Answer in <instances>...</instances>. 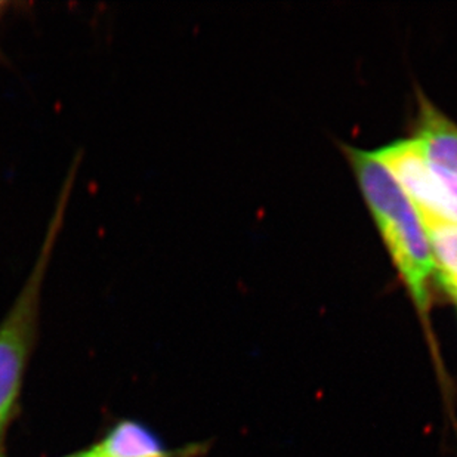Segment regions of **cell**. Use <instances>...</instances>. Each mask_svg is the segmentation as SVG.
I'll return each instance as SVG.
<instances>
[{"mask_svg": "<svg viewBox=\"0 0 457 457\" xmlns=\"http://www.w3.org/2000/svg\"><path fill=\"white\" fill-rule=\"evenodd\" d=\"M0 457H6L4 453V449H0Z\"/></svg>", "mask_w": 457, "mask_h": 457, "instance_id": "cell-10", "label": "cell"}, {"mask_svg": "<svg viewBox=\"0 0 457 457\" xmlns=\"http://www.w3.org/2000/svg\"><path fill=\"white\" fill-rule=\"evenodd\" d=\"M13 4L9 2H2L0 0V24L4 22V17L8 15L9 9L12 8Z\"/></svg>", "mask_w": 457, "mask_h": 457, "instance_id": "cell-7", "label": "cell"}, {"mask_svg": "<svg viewBox=\"0 0 457 457\" xmlns=\"http://www.w3.org/2000/svg\"><path fill=\"white\" fill-rule=\"evenodd\" d=\"M416 138L457 209V126L431 103L422 100Z\"/></svg>", "mask_w": 457, "mask_h": 457, "instance_id": "cell-4", "label": "cell"}, {"mask_svg": "<svg viewBox=\"0 0 457 457\" xmlns=\"http://www.w3.org/2000/svg\"><path fill=\"white\" fill-rule=\"evenodd\" d=\"M456 303H457V301H456Z\"/></svg>", "mask_w": 457, "mask_h": 457, "instance_id": "cell-11", "label": "cell"}, {"mask_svg": "<svg viewBox=\"0 0 457 457\" xmlns=\"http://www.w3.org/2000/svg\"><path fill=\"white\" fill-rule=\"evenodd\" d=\"M92 449L98 457H177L179 453L164 449L150 429L132 420L117 423Z\"/></svg>", "mask_w": 457, "mask_h": 457, "instance_id": "cell-5", "label": "cell"}, {"mask_svg": "<svg viewBox=\"0 0 457 457\" xmlns=\"http://www.w3.org/2000/svg\"><path fill=\"white\" fill-rule=\"evenodd\" d=\"M65 457H98L96 456V452H94V449L87 450V452H79V453L71 454V456H65Z\"/></svg>", "mask_w": 457, "mask_h": 457, "instance_id": "cell-9", "label": "cell"}, {"mask_svg": "<svg viewBox=\"0 0 457 457\" xmlns=\"http://www.w3.org/2000/svg\"><path fill=\"white\" fill-rule=\"evenodd\" d=\"M197 454H199V447H195V449L181 450L177 457H195Z\"/></svg>", "mask_w": 457, "mask_h": 457, "instance_id": "cell-8", "label": "cell"}, {"mask_svg": "<svg viewBox=\"0 0 457 457\" xmlns=\"http://www.w3.org/2000/svg\"><path fill=\"white\" fill-rule=\"evenodd\" d=\"M357 179L394 262L419 310L427 312L436 272L427 228L416 207L373 153L351 150Z\"/></svg>", "mask_w": 457, "mask_h": 457, "instance_id": "cell-2", "label": "cell"}, {"mask_svg": "<svg viewBox=\"0 0 457 457\" xmlns=\"http://www.w3.org/2000/svg\"><path fill=\"white\" fill-rule=\"evenodd\" d=\"M82 152L74 154L56 195L55 206L45 231L39 253L36 256L26 281L22 283L20 294L0 321V449L17 407L27 364L39 335L45 280L64 228L65 216L82 168Z\"/></svg>", "mask_w": 457, "mask_h": 457, "instance_id": "cell-1", "label": "cell"}, {"mask_svg": "<svg viewBox=\"0 0 457 457\" xmlns=\"http://www.w3.org/2000/svg\"><path fill=\"white\" fill-rule=\"evenodd\" d=\"M431 245L436 274L450 296L457 301V224L434 222L425 224Z\"/></svg>", "mask_w": 457, "mask_h": 457, "instance_id": "cell-6", "label": "cell"}, {"mask_svg": "<svg viewBox=\"0 0 457 457\" xmlns=\"http://www.w3.org/2000/svg\"><path fill=\"white\" fill-rule=\"evenodd\" d=\"M416 207L423 224L456 222L457 209L438 181L418 138L397 141L373 153Z\"/></svg>", "mask_w": 457, "mask_h": 457, "instance_id": "cell-3", "label": "cell"}]
</instances>
